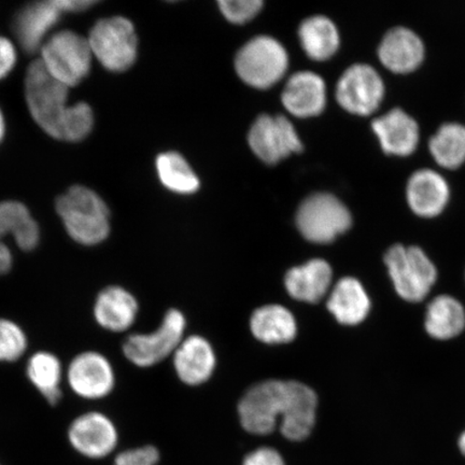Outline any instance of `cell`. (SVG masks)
<instances>
[{"instance_id": "obj_1", "label": "cell", "mask_w": 465, "mask_h": 465, "mask_svg": "<svg viewBox=\"0 0 465 465\" xmlns=\"http://www.w3.org/2000/svg\"><path fill=\"white\" fill-rule=\"evenodd\" d=\"M68 89L46 72L42 61L28 67L25 93L29 112L48 135L66 142L74 114V106L66 104Z\"/></svg>"}, {"instance_id": "obj_2", "label": "cell", "mask_w": 465, "mask_h": 465, "mask_svg": "<svg viewBox=\"0 0 465 465\" xmlns=\"http://www.w3.org/2000/svg\"><path fill=\"white\" fill-rule=\"evenodd\" d=\"M55 207L67 234L79 245L93 247L107 240L110 214L95 192L75 185L58 197Z\"/></svg>"}, {"instance_id": "obj_3", "label": "cell", "mask_w": 465, "mask_h": 465, "mask_svg": "<svg viewBox=\"0 0 465 465\" xmlns=\"http://www.w3.org/2000/svg\"><path fill=\"white\" fill-rule=\"evenodd\" d=\"M288 399L289 381H267L250 388L238 405L242 428L255 435L274 432L286 414Z\"/></svg>"}, {"instance_id": "obj_4", "label": "cell", "mask_w": 465, "mask_h": 465, "mask_svg": "<svg viewBox=\"0 0 465 465\" xmlns=\"http://www.w3.org/2000/svg\"><path fill=\"white\" fill-rule=\"evenodd\" d=\"M352 224L351 212L337 197L328 193L306 199L296 213V225L307 241L329 243L344 234Z\"/></svg>"}, {"instance_id": "obj_5", "label": "cell", "mask_w": 465, "mask_h": 465, "mask_svg": "<svg viewBox=\"0 0 465 465\" xmlns=\"http://www.w3.org/2000/svg\"><path fill=\"white\" fill-rule=\"evenodd\" d=\"M289 65L287 51L276 39L261 36L243 45L235 60L238 75L250 86L269 89L282 80Z\"/></svg>"}, {"instance_id": "obj_6", "label": "cell", "mask_w": 465, "mask_h": 465, "mask_svg": "<svg viewBox=\"0 0 465 465\" xmlns=\"http://www.w3.org/2000/svg\"><path fill=\"white\" fill-rule=\"evenodd\" d=\"M87 42L92 54L108 71L124 72L136 61V32L125 17H109L97 22Z\"/></svg>"}, {"instance_id": "obj_7", "label": "cell", "mask_w": 465, "mask_h": 465, "mask_svg": "<svg viewBox=\"0 0 465 465\" xmlns=\"http://www.w3.org/2000/svg\"><path fill=\"white\" fill-rule=\"evenodd\" d=\"M395 290L406 301L420 302L436 281V269L420 248L395 245L385 257Z\"/></svg>"}, {"instance_id": "obj_8", "label": "cell", "mask_w": 465, "mask_h": 465, "mask_svg": "<svg viewBox=\"0 0 465 465\" xmlns=\"http://www.w3.org/2000/svg\"><path fill=\"white\" fill-rule=\"evenodd\" d=\"M92 51L87 39L74 32L57 33L42 48V63L52 77L77 85L90 73Z\"/></svg>"}, {"instance_id": "obj_9", "label": "cell", "mask_w": 465, "mask_h": 465, "mask_svg": "<svg viewBox=\"0 0 465 465\" xmlns=\"http://www.w3.org/2000/svg\"><path fill=\"white\" fill-rule=\"evenodd\" d=\"M185 319L183 313L171 310L155 332L130 335L124 341L122 351L133 364L139 368H149L177 351L183 341Z\"/></svg>"}, {"instance_id": "obj_10", "label": "cell", "mask_w": 465, "mask_h": 465, "mask_svg": "<svg viewBox=\"0 0 465 465\" xmlns=\"http://www.w3.org/2000/svg\"><path fill=\"white\" fill-rule=\"evenodd\" d=\"M336 100L346 112L370 115L381 107L385 96V84L374 67L354 64L337 83Z\"/></svg>"}, {"instance_id": "obj_11", "label": "cell", "mask_w": 465, "mask_h": 465, "mask_svg": "<svg viewBox=\"0 0 465 465\" xmlns=\"http://www.w3.org/2000/svg\"><path fill=\"white\" fill-rule=\"evenodd\" d=\"M65 380L77 397L87 401L108 397L115 385L112 362L95 351L78 353L66 369Z\"/></svg>"}, {"instance_id": "obj_12", "label": "cell", "mask_w": 465, "mask_h": 465, "mask_svg": "<svg viewBox=\"0 0 465 465\" xmlns=\"http://www.w3.org/2000/svg\"><path fill=\"white\" fill-rule=\"evenodd\" d=\"M248 142L254 154L267 164H276L303 150L294 126L282 115H261L249 132Z\"/></svg>"}, {"instance_id": "obj_13", "label": "cell", "mask_w": 465, "mask_h": 465, "mask_svg": "<svg viewBox=\"0 0 465 465\" xmlns=\"http://www.w3.org/2000/svg\"><path fill=\"white\" fill-rule=\"evenodd\" d=\"M68 441L79 455L103 459L112 455L118 446L119 434L115 424L104 412H84L68 428Z\"/></svg>"}, {"instance_id": "obj_14", "label": "cell", "mask_w": 465, "mask_h": 465, "mask_svg": "<svg viewBox=\"0 0 465 465\" xmlns=\"http://www.w3.org/2000/svg\"><path fill=\"white\" fill-rule=\"evenodd\" d=\"M424 45L420 36L407 27H394L382 38L378 57L383 66L395 74L416 71L423 62Z\"/></svg>"}, {"instance_id": "obj_15", "label": "cell", "mask_w": 465, "mask_h": 465, "mask_svg": "<svg viewBox=\"0 0 465 465\" xmlns=\"http://www.w3.org/2000/svg\"><path fill=\"white\" fill-rule=\"evenodd\" d=\"M371 129L387 154L409 156L420 143V126L404 110L395 108L371 122Z\"/></svg>"}, {"instance_id": "obj_16", "label": "cell", "mask_w": 465, "mask_h": 465, "mask_svg": "<svg viewBox=\"0 0 465 465\" xmlns=\"http://www.w3.org/2000/svg\"><path fill=\"white\" fill-rule=\"evenodd\" d=\"M450 196V185L440 173L420 170L407 183V203L412 212L423 218H433L444 211Z\"/></svg>"}, {"instance_id": "obj_17", "label": "cell", "mask_w": 465, "mask_h": 465, "mask_svg": "<svg viewBox=\"0 0 465 465\" xmlns=\"http://www.w3.org/2000/svg\"><path fill=\"white\" fill-rule=\"evenodd\" d=\"M137 315L136 299L120 286L103 289L93 305V317L96 323L109 332H125L136 322Z\"/></svg>"}, {"instance_id": "obj_18", "label": "cell", "mask_w": 465, "mask_h": 465, "mask_svg": "<svg viewBox=\"0 0 465 465\" xmlns=\"http://www.w3.org/2000/svg\"><path fill=\"white\" fill-rule=\"evenodd\" d=\"M284 108L298 118H311L322 114L327 104V89L320 75L302 72L288 80L282 92Z\"/></svg>"}, {"instance_id": "obj_19", "label": "cell", "mask_w": 465, "mask_h": 465, "mask_svg": "<svg viewBox=\"0 0 465 465\" xmlns=\"http://www.w3.org/2000/svg\"><path fill=\"white\" fill-rule=\"evenodd\" d=\"M317 405V395L310 387L289 381L287 411L279 424L284 438L293 441L306 440L315 427Z\"/></svg>"}, {"instance_id": "obj_20", "label": "cell", "mask_w": 465, "mask_h": 465, "mask_svg": "<svg viewBox=\"0 0 465 465\" xmlns=\"http://www.w3.org/2000/svg\"><path fill=\"white\" fill-rule=\"evenodd\" d=\"M174 369L183 382L196 386L211 378L216 368V356L211 344L202 336H190L174 351Z\"/></svg>"}, {"instance_id": "obj_21", "label": "cell", "mask_w": 465, "mask_h": 465, "mask_svg": "<svg viewBox=\"0 0 465 465\" xmlns=\"http://www.w3.org/2000/svg\"><path fill=\"white\" fill-rule=\"evenodd\" d=\"M333 272L327 261L315 259L291 269L284 279L290 296L305 303H318L330 290Z\"/></svg>"}, {"instance_id": "obj_22", "label": "cell", "mask_w": 465, "mask_h": 465, "mask_svg": "<svg viewBox=\"0 0 465 465\" xmlns=\"http://www.w3.org/2000/svg\"><path fill=\"white\" fill-rule=\"evenodd\" d=\"M61 15L62 11L57 7L55 0L34 3L22 9L14 25L22 48L28 54L37 51L45 34L56 25Z\"/></svg>"}, {"instance_id": "obj_23", "label": "cell", "mask_w": 465, "mask_h": 465, "mask_svg": "<svg viewBox=\"0 0 465 465\" xmlns=\"http://www.w3.org/2000/svg\"><path fill=\"white\" fill-rule=\"evenodd\" d=\"M327 306L337 322L354 325L368 317L371 301L357 279L346 277L341 279L331 291Z\"/></svg>"}, {"instance_id": "obj_24", "label": "cell", "mask_w": 465, "mask_h": 465, "mask_svg": "<svg viewBox=\"0 0 465 465\" xmlns=\"http://www.w3.org/2000/svg\"><path fill=\"white\" fill-rule=\"evenodd\" d=\"M250 328L255 339L265 344H287L295 339L298 324L286 307L266 305L252 313Z\"/></svg>"}, {"instance_id": "obj_25", "label": "cell", "mask_w": 465, "mask_h": 465, "mask_svg": "<svg viewBox=\"0 0 465 465\" xmlns=\"http://www.w3.org/2000/svg\"><path fill=\"white\" fill-rule=\"evenodd\" d=\"M65 371L61 360L49 351L34 353L26 364L28 381L50 405H56L62 399Z\"/></svg>"}, {"instance_id": "obj_26", "label": "cell", "mask_w": 465, "mask_h": 465, "mask_svg": "<svg viewBox=\"0 0 465 465\" xmlns=\"http://www.w3.org/2000/svg\"><path fill=\"white\" fill-rule=\"evenodd\" d=\"M11 235L23 252H33L39 245V225L27 207L19 202L0 203V238Z\"/></svg>"}, {"instance_id": "obj_27", "label": "cell", "mask_w": 465, "mask_h": 465, "mask_svg": "<svg viewBox=\"0 0 465 465\" xmlns=\"http://www.w3.org/2000/svg\"><path fill=\"white\" fill-rule=\"evenodd\" d=\"M299 35L302 46L312 60L327 61L339 50V31L327 16L317 15L305 20L302 23Z\"/></svg>"}, {"instance_id": "obj_28", "label": "cell", "mask_w": 465, "mask_h": 465, "mask_svg": "<svg viewBox=\"0 0 465 465\" xmlns=\"http://www.w3.org/2000/svg\"><path fill=\"white\" fill-rule=\"evenodd\" d=\"M465 327L464 308L450 296L441 295L428 307L426 329L438 340H450L460 334Z\"/></svg>"}, {"instance_id": "obj_29", "label": "cell", "mask_w": 465, "mask_h": 465, "mask_svg": "<svg viewBox=\"0 0 465 465\" xmlns=\"http://www.w3.org/2000/svg\"><path fill=\"white\" fill-rule=\"evenodd\" d=\"M430 153L438 164L455 170L465 162V126L459 124L441 125L430 139Z\"/></svg>"}, {"instance_id": "obj_30", "label": "cell", "mask_w": 465, "mask_h": 465, "mask_svg": "<svg viewBox=\"0 0 465 465\" xmlns=\"http://www.w3.org/2000/svg\"><path fill=\"white\" fill-rule=\"evenodd\" d=\"M156 170H158L161 183L176 193L191 194L200 188L199 178L189 163L179 153L161 154L156 160Z\"/></svg>"}, {"instance_id": "obj_31", "label": "cell", "mask_w": 465, "mask_h": 465, "mask_svg": "<svg viewBox=\"0 0 465 465\" xmlns=\"http://www.w3.org/2000/svg\"><path fill=\"white\" fill-rule=\"evenodd\" d=\"M28 348L25 331L14 320L0 317V363H13L25 356Z\"/></svg>"}, {"instance_id": "obj_32", "label": "cell", "mask_w": 465, "mask_h": 465, "mask_svg": "<svg viewBox=\"0 0 465 465\" xmlns=\"http://www.w3.org/2000/svg\"><path fill=\"white\" fill-rule=\"evenodd\" d=\"M221 13L232 23L243 25L260 13L263 2L261 0H221Z\"/></svg>"}, {"instance_id": "obj_33", "label": "cell", "mask_w": 465, "mask_h": 465, "mask_svg": "<svg viewBox=\"0 0 465 465\" xmlns=\"http://www.w3.org/2000/svg\"><path fill=\"white\" fill-rule=\"evenodd\" d=\"M160 460L159 450L153 446L125 450L114 459V465H156Z\"/></svg>"}, {"instance_id": "obj_34", "label": "cell", "mask_w": 465, "mask_h": 465, "mask_svg": "<svg viewBox=\"0 0 465 465\" xmlns=\"http://www.w3.org/2000/svg\"><path fill=\"white\" fill-rule=\"evenodd\" d=\"M242 465H286L282 456L272 447H261L245 458Z\"/></svg>"}, {"instance_id": "obj_35", "label": "cell", "mask_w": 465, "mask_h": 465, "mask_svg": "<svg viewBox=\"0 0 465 465\" xmlns=\"http://www.w3.org/2000/svg\"><path fill=\"white\" fill-rule=\"evenodd\" d=\"M16 61L15 49L8 39L0 37V79H4L13 68Z\"/></svg>"}, {"instance_id": "obj_36", "label": "cell", "mask_w": 465, "mask_h": 465, "mask_svg": "<svg viewBox=\"0 0 465 465\" xmlns=\"http://www.w3.org/2000/svg\"><path fill=\"white\" fill-rule=\"evenodd\" d=\"M62 13H81L94 5V0H55Z\"/></svg>"}, {"instance_id": "obj_37", "label": "cell", "mask_w": 465, "mask_h": 465, "mask_svg": "<svg viewBox=\"0 0 465 465\" xmlns=\"http://www.w3.org/2000/svg\"><path fill=\"white\" fill-rule=\"evenodd\" d=\"M13 266L14 254L3 238H0V275L7 274Z\"/></svg>"}, {"instance_id": "obj_38", "label": "cell", "mask_w": 465, "mask_h": 465, "mask_svg": "<svg viewBox=\"0 0 465 465\" xmlns=\"http://www.w3.org/2000/svg\"><path fill=\"white\" fill-rule=\"evenodd\" d=\"M459 449H460L462 455L465 456V432L459 439Z\"/></svg>"}, {"instance_id": "obj_39", "label": "cell", "mask_w": 465, "mask_h": 465, "mask_svg": "<svg viewBox=\"0 0 465 465\" xmlns=\"http://www.w3.org/2000/svg\"><path fill=\"white\" fill-rule=\"evenodd\" d=\"M4 133H5V122H4L2 112H0V142H2V139L4 137Z\"/></svg>"}]
</instances>
